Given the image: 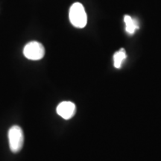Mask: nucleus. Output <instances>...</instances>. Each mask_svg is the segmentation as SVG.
<instances>
[{"label":"nucleus","instance_id":"1","mask_svg":"<svg viewBox=\"0 0 161 161\" xmlns=\"http://www.w3.org/2000/svg\"><path fill=\"white\" fill-rule=\"evenodd\" d=\"M69 20L72 25L78 29L84 28L87 23V17L82 4L75 3L70 7Z\"/></svg>","mask_w":161,"mask_h":161},{"label":"nucleus","instance_id":"2","mask_svg":"<svg viewBox=\"0 0 161 161\" xmlns=\"http://www.w3.org/2000/svg\"><path fill=\"white\" fill-rule=\"evenodd\" d=\"M10 149L13 153H18L23 148L24 144L23 130L18 125H14L8 133Z\"/></svg>","mask_w":161,"mask_h":161},{"label":"nucleus","instance_id":"5","mask_svg":"<svg viewBox=\"0 0 161 161\" xmlns=\"http://www.w3.org/2000/svg\"><path fill=\"white\" fill-rule=\"evenodd\" d=\"M124 21L125 23V30L127 33H128L129 35H134L136 30L139 29L137 21L128 15H125L124 17Z\"/></svg>","mask_w":161,"mask_h":161},{"label":"nucleus","instance_id":"6","mask_svg":"<svg viewBox=\"0 0 161 161\" xmlns=\"http://www.w3.org/2000/svg\"><path fill=\"white\" fill-rule=\"evenodd\" d=\"M126 52L124 50V49H121L119 51L116 52L114 55V66L116 68H117V69L120 68L121 66H122V62L124 61L125 59H126Z\"/></svg>","mask_w":161,"mask_h":161},{"label":"nucleus","instance_id":"3","mask_svg":"<svg viewBox=\"0 0 161 161\" xmlns=\"http://www.w3.org/2000/svg\"><path fill=\"white\" fill-rule=\"evenodd\" d=\"M25 57L31 60H39L45 55V49L39 42L31 41L25 46L23 49Z\"/></svg>","mask_w":161,"mask_h":161},{"label":"nucleus","instance_id":"4","mask_svg":"<svg viewBox=\"0 0 161 161\" xmlns=\"http://www.w3.org/2000/svg\"><path fill=\"white\" fill-rule=\"evenodd\" d=\"M57 114L64 119H69L75 115L76 107L71 102H63L60 103L56 109Z\"/></svg>","mask_w":161,"mask_h":161}]
</instances>
